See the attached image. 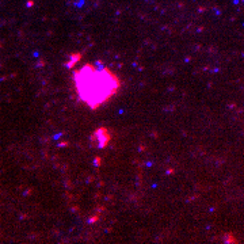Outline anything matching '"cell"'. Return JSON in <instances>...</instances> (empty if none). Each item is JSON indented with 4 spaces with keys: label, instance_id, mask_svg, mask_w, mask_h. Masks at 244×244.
I'll use <instances>...</instances> for the list:
<instances>
[{
    "label": "cell",
    "instance_id": "6da1fadb",
    "mask_svg": "<svg viewBox=\"0 0 244 244\" xmlns=\"http://www.w3.org/2000/svg\"><path fill=\"white\" fill-rule=\"evenodd\" d=\"M76 95L91 110H98L116 96L121 88V79L109 67L84 64L73 72Z\"/></svg>",
    "mask_w": 244,
    "mask_h": 244
},
{
    "label": "cell",
    "instance_id": "7a4b0ae2",
    "mask_svg": "<svg viewBox=\"0 0 244 244\" xmlns=\"http://www.w3.org/2000/svg\"><path fill=\"white\" fill-rule=\"evenodd\" d=\"M111 133L107 128H99L96 129L94 134L91 136V141L96 148H106L109 142L111 141Z\"/></svg>",
    "mask_w": 244,
    "mask_h": 244
},
{
    "label": "cell",
    "instance_id": "3957f363",
    "mask_svg": "<svg viewBox=\"0 0 244 244\" xmlns=\"http://www.w3.org/2000/svg\"><path fill=\"white\" fill-rule=\"evenodd\" d=\"M80 57H81V56H80V53H73V54H71V56H69V61L67 62V67H69V68L73 67L76 62L80 61Z\"/></svg>",
    "mask_w": 244,
    "mask_h": 244
}]
</instances>
